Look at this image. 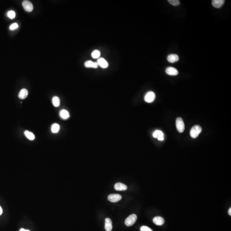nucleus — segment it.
Here are the masks:
<instances>
[{"mask_svg":"<svg viewBox=\"0 0 231 231\" xmlns=\"http://www.w3.org/2000/svg\"><path fill=\"white\" fill-rule=\"evenodd\" d=\"M202 131L201 126L199 125H195L191 128L190 132L191 137L193 138H196Z\"/></svg>","mask_w":231,"mask_h":231,"instance_id":"obj_1","label":"nucleus"},{"mask_svg":"<svg viewBox=\"0 0 231 231\" xmlns=\"http://www.w3.org/2000/svg\"><path fill=\"white\" fill-rule=\"evenodd\" d=\"M137 220V215L135 214H131L126 219L125 223L127 226H132L135 223Z\"/></svg>","mask_w":231,"mask_h":231,"instance_id":"obj_2","label":"nucleus"},{"mask_svg":"<svg viewBox=\"0 0 231 231\" xmlns=\"http://www.w3.org/2000/svg\"><path fill=\"white\" fill-rule=\"evenodd\" d=\"M177 129L180 133H182L184 130V124L182 118L179 117L176 120Z\"/></svg>","mask_w":231,"mask_h":231,"instance_id":"obj_3","label":"nucleus"},{"mask_svg":"<svg viewBox=\"0 0 231 231\" xmlns=\"http://www.w3.org/2000/svg\"><path fill=\"white\" fill-rule=\"evenodd\" d=\"M155 98V94L154 92L149 91L146 95L144 99L147 103H151L154 101Z\"/></svg>","mask_w":231,"mask_h":231,"instance_id":"obj_4","label":"nucleus"},{"mask_svg":"<svg viewBox=\"0 0 231 231\" xmlns=\"http://www.w3.org/2000/svg\"><path fill=\"white\" fill-rule=\"evenodd\" d=\"M22 6H23L24 10L28 12H31L33 11L34 9V6L33 4L30 1H24L22 2Z\"/></svg>","mask_w":231,"mask_h":231,"instance_id":"obj_5","label":"nucleus"},{"mask_svg":"<svg viewBox=\"0 0 231 231\" xmlns=\"http://www.w3.org/2000/svg\"><path fill=\"white\" fill-rule=\"evenodd\" d=\"M108 200L111 202H116L122 199V196L118 194H112L108 197Z\"/></svg>","mask_w":231,"mask_h":231,"instance_id":"obj_6","label":"nucleus"},{"mask_svg":"<svg viewBox=\"0 0 231 231\" xmlns=\"http://www.w3.org/2000/svg\"><path fill=\"white\" fill-rule=\"evenodd\" d=\"M166 72L167 75L172 76H175L179 74L178 70L175 68L172 67H169L166 69Z\"/></svg>","mask_w":231,"mask_h":231,"instance_id":"obj_7","label":"nucleus"},{"mask_svg":"<svg viewBox=\"0 0 231 231\" xmlns=\"http://www.w3.org/2000/svg\"><path fill=\"white\" fill-rule=\"evenodd\" d=\"M114 188L117 191H125L127 189V186L122 183H117L114 185Z\"/></svg>","mask_w":231,"mask_h":231,"instance_id":"obj_8","label":"nucleus"},{"mask_svg":"<svg viewBox=\"0 0 231 231\" xmlns=\"http://www.w3.org/2000/svg\"><path fill=\"white\" fill-rule=\"evenodd\" d=\"M97 63L98 65L103 69H106L108 67V63L104 58H100L98 59L97 61Z\"/></svg>","mask_w":231,"mask_h":231,"instance_id":"obj_9","label":"nucleus"},{"mask_svg":"<svg viewBox=\"0 0 231 231\" xmlns=\"http://www.w3.org/2000/svg\"><path fill=\"white\" fill-rule=\"evenodd\" d=\"M105 229L106 231H111L112 229V222L109 218H107L105 220Z\"/></svg>","mask_w":231,"mask_h":231,"instance_id":"obj_10","label":"nucleus"},{"mask_svg":"<svg viewBox=\"0 0 231 231\" xmlns=\"http://www.w3.org/2000/svg\"><path fill=\"white\" fill-rule=\"evenodd\" d=\"M167 61L170 63H174L179 60V57L175 54L170 55L167 57Z\"/></svg>","mask_w":231,"mask_h":231,"instance_id":"obj_11","label":"nucleus"},{"mask_svg":"<svg viewBox=\"0 0 231 231\" xmlns=\"http://www.w3.org/2000/svg\"><path fill=\"white\" fill-rule=\"evenodd\" d=\"M84 66L87 68H93L96 69L98 67V65L97 63L93 62L91 61H88L85 62Z\"/></svg>","mask_w":231,"mask_h":231,"instance_id":"obj_12","label":"nucleus"},{"mask_svg":"<svg viewBox=\"0 0 231 231\" xmlns=\"http://www.w3.org/2000/svg\"><path fill=\"white\" fill-rule=\"evenodd\" d=\"M225 2L224 0H213L212 1V4L216 8H220Z\"/></svg>","mask_w":231,"mask_h":231,"instance_id":"obj_13","label":"nucleus"},{"mask_svg":"<svg viewBox=\"0 0 231 231\" xmlns=\"http://www.w3.org/2000/svg\"><path fill=\"white\" fill-rule=\"evenodd\" d=\"M153 223L157 226H161L164 223V220L163 218L161 217H156L153 220Z\"/></svg>","mask_w":231,"mask_h":231,"instance_id":"obj_14","label":"nucleus"},{"mask_svg":"<svg viewBox=\"0 0 231 231\" xmlns=\"http://www.w3.org/2000/svg\"><path fill=\"white\" fill-rule=\"evenodd\" d=\"M153 136L155 138H157V139L159 140L162 141L164 140L163 138V132L159 130H157L155 131L153 134Z\"/></svg>","mask_w":231,"mask_h":231,"instance_id":"obj_15","label":"nucleus"},{"mask_svg":"<svg viewBox=\"0 0 231 231\" xmlns=\"http://www.w3.org/2000/svg\"><path fill=\"white\" fill-rule=\"evenodd\" d=\"M28 92L26 89H23L21 90L18 93V97L20 99H24L27 98L28 96Z\"/></svg>","mask_w":231,"mask_h":231,"instance_id":"obj_16","label":"nucleus"},{"mask_svg":"<svg viewBox=\"0 0 231 231\" xmlns=\"http://www.w3.org/2000/svg\"><path fill=\"white\" fill-rule=\"evenodd\" d=\"M24 134L29 140H34L35 139V136L32 132H30L28 131H24Z\"/></svg>","mask_w":231,"mask_h":231,"instance_id":"obj_17","label":"nucleus"},{"mask_svg":"<svg viewBox=\"0 0 231 231\" xmlns=\"http://www.w3.org/2000/svg\"><path fill=\"white\" fill-rule=\"evenodd\" d=\"M60 99L57 96H54L52 98V104L55 107H58L60 105Z\"/></svg>","mask_w":231,"mask_h":231,"instance_id":"obj_18","label":"nucleus"},{"mask_svg":"<svg viewBox=\"0 0 231 231\" xmlns=\"http://www.w3.org/2000/svg\"><path fill=\"white\" fill-rule=\"evenodd\" d=\"M60 116L62 119H67L69 117V113L67 110H63L60 112Z\"/></svg>","mask_w":231,"mask_h":231,"instance_id":"obj_19","label":"nucleus"},{"mask_svg":"<svg viewBox=\"0 0 231 231\" xmlns=\"http://www.w3.org/2000/svg\"><path fill=\"white\" fill-rule=\"evenodd\" d=\"M100 52L98 50H95L92 52L91 55L93 58L94 59H97L99 58L100 56Z\"/></svg>","mask_w":231,"mask_h":231,"instance_id":"obj_20","label":"nucleus"},{"mask_svg":"<svg viewBox=\"0 0 231 231\" xmlns=\"http://www.w3.org/2000/svg\"><path fill=\"white\" fill-rule=\"evenodd\" d=\"M60 130V126L58 124L55 123L52 125L51 131L54 133H57Z\"/></svg>","mask_w":231,"mask_h":231,"instance_id":"obj_21","label":"nucleus"},{"mask_svg":"<svg viewBox=\"0 0 231 231\" xmlns=\"http://www.w3.org/2000/svg\"><path fill=\"white\" fill-rule=\"evenodd\" d=\"M168 1L174 6H178L180 4V1L179 0H168Z\"/></svg>","mask_w":231,"mask_h":231,"instance_id":"obj_22","label":"nucleus"},{"mask_svg":"<svg viewBox=\"0 0 231 231\" xmlns=\"http://www.w3.org/2000/svg\"><path fill=\"white\" fill-rule=\"evenodd\" d=\"M7 16L10 19H14L16 17V13L14 11L11 10L8 12Z\"/></svg>","mask_w":231,"mask_h":231,"instance_id":"obj_23","label":"nucleus"},{"mask_svg":"<svg viewBox=\"0 0 231 231\" xmlns=\"http://www.w3.org/2000/svg\"><path fill=\"white\" fill-rule=\"evenodd\" d=\"M140 231H153L150 228L148 227L147 226H142L140 228Z\"/></svg>","mask_w":231,"mask_h":231,"instance_id":"obj_24","label":"nucleus"},{"mask_svg":"<svg viewBox=\"0 0 231 231\" xmlns=\"http://www.w3.org/2000/svg\"><path fill=\"white\" fill-rule=\"evenodd\" d=\"M18 24H17V23H14L11 24V26H10V28L11 30H14L15 29L18 28Z\"/></svg>","mask_w":231,"mask_h":231,"instance_id":"obj_25","label":"nucleus"},{"mask_svg":"<svg viewBox=\"0 0 231 231\" xmlns=\"http://www.w3.org/2000/svg\"><path fill=\"white\" fill-rule=\"evenodd\" d=\"M228 214H229V215L231 216V208H230L229 209V210H228Z\"/></svg>","mask_w":231,"mask_h":231,"instance_id":"obj_26","label":"nucleus"},{"mask_svg":"<svg viewBox=\"0 0 231 231\" xmlns=\"http://www.w3.org/2000/svg\"><path fill=\"white\" fill-rule=\"evenodd\" d=\"M3 210L1 208V207L0 206V215L2 214Z\"/></svg>","mask_w":231,"mask_h":231,"instance_id":"obj_27","label":"nucleus"},{"mask_svg":"<svg viewBox=\"0 0 231 231\" xmlns=\"http://www.w3.org/2000/svg\"><path fill=\"white\" fill-rule=\"evenodd\" d=\"M19 231H30L29 230H26L25 229H20V230H19Z\"/></svg>","mask_w":231,"mask_h":231,"instance_id":"obj_28","label":"nucleus"}]
</instances>
